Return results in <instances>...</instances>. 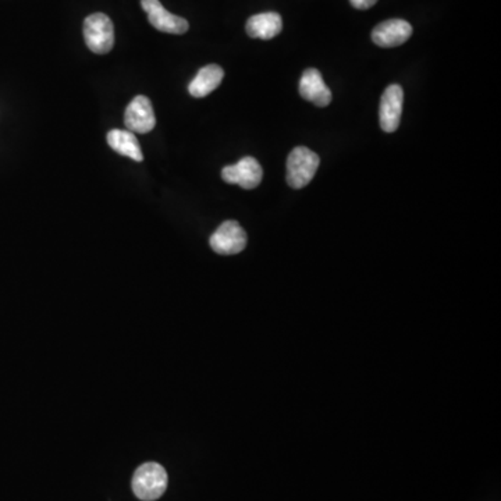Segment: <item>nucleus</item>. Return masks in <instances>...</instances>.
<instances>
[{"label":"nucleus","instance_id":"nucleus-4","mask_svg":"<svg viewBox=\"0 0 501 501\" xmlns=\"http://www.w3.org/2000/svg\"><path fill=\"white\" fill-rule=\"evenodd\" d=\"M247 233L236 220H227L212 234L210 248L219 255H236L247 247Z\"/></svg>","mask_w":501,"mask_h":501},{"label":"nucleus","instance_id":"nucleus-3","mask_svg":"<svg viewBox=\"0 0 501 501\" xmlns=\"http://www.w3.org/2000/svg\"><path fill=\"white\" fill-rule=\"evenodd\" d=\"M85 43L97 55H106L114 46V27L104 13L88 16L84 21Z\"/></svg>","mask_w":501,"mask_h":501},{"label":"nucleus","instance_id":"nucleus-2","mask_svg":"<svg viewBox=\"0 0 501 501\" xmlns=\"http://www.w3.org/2000/svg\"><path fill=\"white\" fill-rule=\"evenodd\" d=\"M320 159L314 151L305 146L293 149L287 159V183L295 190L312 182L319 168Z\"/></svg>","mask_w":501,"mask_h":501},{"label":"nucleus","instance_id":"nucleus-1","mask_svg":"<svg viewBox=\"0 0 501 501\" xmlns=\"http://www.w3.org/2000/svg\"><path fill=\"white\" fill-rule=\"evenodd\" d=\"M168 489V473L162 466L146 463L137 468L133 476V492L139 500L155 501Z\"/></svg>","mask_w":501,"mask_h":501},{"label":"nucleus","instance_id":"nucleus-10","mask_svg":"<svg viewBox=\"0 0 501 501\" xmlns=\"http://www.w3.org/2000/svg\"><path fill=\"white\" fill-rule=\"evenodd\" d=\"M300 94L305 100L319 107L327 106L332 102V92L317 68L305 70L301 77Z\"/></svg>","mask_w":501,"mask_h":501},{"label":"nucleus","instance_id":"nucleus-6","mask_svg":"<svg viewBox=\"0 0 501 501\" xmlns=\"http://www.w3.org/2000/svg\"><path fill=\"white\" fill-rule=\"evenodd\" d=\"M124 123L131 133H151L156 126L155 112L151 100L144 95L134 98L127 106Z\"/></svg>","mask_w":501,"mask_h":501},{"label":"nucleus","instance_id":"nucleus-5","mask_svg":"<svg viewBox=\"0 0 501 501\" xmlns=\"http://www.w3.org/2000/svg\"><path fill=\"white\" fill-rule=\"evenodd\" d=\"M262 166L253 156L241 159L236 165L226 166L222 178L229 184H237L244 190H254L262 182Z\"/></svg>","mask_w":501,"mask_h":501},{"label":"nucleus","instance_id":"nucleus-9","mask_svg":"<svg viewBox=\"0 0 501 501\" xmlns=\"http://www.w3.org/2000/svg\"><path fill=\"white\" fill-rule=\"evenodd\" d=\"M412 35V26L401 19L387 20L373 28L372 41L380 48H395L407 43Z\"/></svg>","mask_w":501,"mask_h":501},{"label":"nucleus","instance_id":"nucleus-14","mask_svg":"<svg viewBox=\"0 0 501 501\" xmlns=\"http://www.w3.org/2000/svg\"><path fill=\"white\" fill-rule=\"evenodd\" d=\"M349 4L358 10H368L378 4V0H349Z\"/></svg>","mask_w":501,"mask_h":501},{"label":"nucleus","instance_id":"nucleus-13","mask_svg":"<svg viewBox=\"0 0 501 501\" xmlns=\"http://www.w3.org/2000/svg\"><path fill=\"white\" fill-rule=\"evenodd\" d=\"M107 144L121 156L133 159L136 162L144 160L143 149L139 146L138 139L129 129H112L107 134Z\"/></svg>","mask_w":501,"mask_h":501},{"label":"nucleus","instance_id":"nucleus-8","mask_svg":"<svg viewBox=\"0 0 501 501\" xmlns=\"http://www.w3.org/2000/svg\"><path fill=\"white\" fill-rule=\"evenodd\" d=\"M404 104V91L400 85H388L380 100V127L385 133H395L400 126Z\"/></svg>","mask_w":501,"mask_h":501},{"label":"nucleus","instance_id":"nucleus-11","mask_svg":"<svg viewBox=\"0 0 501 501\" xmlns=\"http://www.w3.org/2000/svg\"><path fill=\"white\" fill-rule=\"evenodd\" d=\"M247 34L251 38L268 39L275 38L278 34L282 33L283 20L282 16L275 12H269V13L255 14V16L249 17L247 21Z\"/></svg>","mask_w":501,"mask_h":501},{"label":"nucleus","instance_id":"nucleus-12","mask_svg":"<svg viewBox=\"0 0 501 501\" xmlns=\"http://www.w3.org/2000/svg\"><path fill=\"white\" fill-rule=\"evenodd\" d=\"M224 72L223 68L217 65L205 66L200 68L198 74L195 75L192 84L188 87V91L194 98H204L212 92L222 84L223 82Z\"/></svg>","mask_w":501,"mask_h":501},{"label":"nucleus","instance_id":"nucleus-7","mask_svg":"<svg viewBox=\"0 0 501 501\" xmlns=\"http://www.w3.org/2000/svg\"><path fill=\"white\" fill-rule=\"evenodd\" d=\"M141 6L148 14L149 23L153 24L158 31L183 35L190 28L187 20L168 13L159 0H141Z\"/></svg>","mask_w":501,"mask_h":501}]
</instances>
